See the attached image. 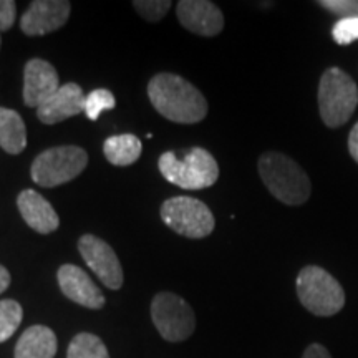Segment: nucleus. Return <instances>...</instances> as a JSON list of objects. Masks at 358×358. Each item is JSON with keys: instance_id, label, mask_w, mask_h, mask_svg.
<instances>
[{"instance_id": "nucleus-1", "label": "nucleus", "mask_w": 358, "mask_h": 358, "mask_svg": "<svg viewBox=\"0 0 358 358\" xmlns=\"http://www.w3.org/2000/svg\"><path fill=\"white\" fill-rule=\"evenodd\" d=\"M148 96L155 110L169 122L194 124L208 115V100L203 93L179 75H155L148 83Z\"/></svg>"}, {"instance_id": "nucleus-2", "label": "nucleus", "mask_w": 358, "mask_h": 358, "mask_svg": "<svg viewBox=\"0 0 358 358\" xmlns=\"http://www.w3.org/2000/svg\"><path fill=\"white\" fill-rule=\"evenodd\" d=\"M259 174L262 182L280 203L302 206L310 198L312 185L307 173L289 156L271 151L259 158Z\"/></svg>"}, {"instance_id": "nucleus-3", "label": "nucleus", "mask_w": 358, "mask_h": 358, "mask_svg": "<svg viewBox=\"0 0 358 358\" xmlns=\"http://www.w3.org/2000/svg\"><path fill=\"white\" fill-rule=\"evenodd\" d=\"M158 168L166 181L189 191L211 187L219 178L217 161L203 148H192L182 159L173 151L163 153L158 159Z\"/></svg>"}, {"instance_id": "nucleus-4", "label": "nucleus", "mask_w": 358, "mask_h": 358, "mask_svg": "<svg viewBox=\"0 0 358 358\" xmlns=\"http://www.w3.org/2000/svg\"><path fill=\"white\" fill-rule=\"evenodd\" d=\"M295 287L302 306L317 317H332L345 306V292L340 282L319 266L303 267Z\"/></svg>"}, {"instance_id": "nucleus-5", "label": "nucleus", "mask_w": 358, "mask_h": 358, "mask_svg": "<svg viewBox=\"0 0 358 358\" xmlns=\"http://www.w3.org/2000/svg\"><path fill=\"white\" fill-rule=\"evenodd\" d=\"M358 105V88L350 75L343 70L329 69L319 83L320 118L329 128L343 127Z\"/></svg>"}, {"instance_id": "nucleus-6", "label": "nucleus", "mask_w": 358, "mask_h": 358, "mask_svg": "<svg viewBox=\"0 0 358 358\" xmlns=\"http://www.w3.org/2000/svg\"><path fill=\"white\" fill-rule=\"evenodd\" d=\"M88 164V155L80 146H57L40 153L35 158L32 179L42 187H55L82 174Z\"/></svg>"}, {"instance_id": "nucleus-7", "label": "nucleus", "mask_w": 358, "mask_h": 358, "mask_svg": "<svg viewBox=\"0 0 358 358\" xmlns=\"http://www.w3.org/2000/svg\"><path fill=\"white\" fill-rule=\"evenodd\" d=\"M161 219L179 236L203 239L214 231L216 221L203 201L191 196H176L161 206Z\"/></svg>"}, {"instance_id": "nucleus-8", "label": "nucleus", "mask_w": 358, "mask_h": 358, "mask_svg": "<svg viewBox=\"0 0 358 358\" xmlns=\"http://www.w3.org/2000/svg\"><path fill=\"white\" fill-rule=\"evenodd\" d=\"M151 319L168 342H185L194 334L196 315L185 299L173 292H159L151 302Z\"/></svg>"}, {"instance_id": "nucleus-9", "label": "nucleus", "mask_w": 358, "mask_h": 358, "mask_svg": "<svg viewBox=\"0 0 358 358\" xmlns=\"http://www.w3.org/2000/svg\"><path fill=\"white\" fill-rule=\"evenodd\" d=\"M78 250L87 266L95 272L103 285L111 290L122 289L123 267L115 250L105 241L93 234H85L78 241Z\"/></svg>"}, {"instance_id": "nucleus-10", "label": "nucleus", "mask_w": 358, "mask_h": 358, "mask_svg": "<svg viewBox=\"0 0 358 358\" xmlns=\"http://www.w3.org/2000/svg\"><path fill=\"white\" fill-rule=\"evenodd\" d=\"M70 10L69 0H35L22 15V32L29 37L55 32L66 24Z\"/></svg>"}, {"instance_id": "nucleus-11", "label": "nucleus", "mask_w": 358, "mask_h": 358, "mask_svg": "<svg viewBox=\"0 0 358 358\" xmlns=\"http://www.w3.org/2000/svg\"><path fill=\"white\" fill-rule=\"evenodd\" d=\"M176 15L185 29L201 37H216L224 29V15L216 3L209 0H181Z\"/></svg>"}, {"instance_id": "nucleus-12", "label": "nucleus", "mask_w": 358, "mask_h": 358, "mask_svg": "<svg viewBox=\"0 0 358 358\" xmlns=\"http://www.w3.org/2000/svg\"><path fill=\"white\" fill-rule=\"evenodd\" d=\"M57 279L62 292L71 302L93 308V310H98L105 306V295L101 294L98 285H95L92 277L78 266H73V264L62 266L57 272Z\"/></svg>"}, {"instance_id": "nucleus-13", "label": "nucleus", "mask_w": 358, "mask_h": 358, "mask_svg": "<svg viewBox=\"0 0 358 358\" xmlns=\"http://www.w3.org/2000/svg\"><path fill=\"white\" fill-rule=\"evenodd\" d=\"M60 88L57 70L42 58L27 62L24 70V103L30 108H38Z\"/></svg>"}, {"instance_id": "nucleus-14", "label": "nucleus", "mask_w": 358, "mask_h": 358, "mask_svg": "<svg viewBox=\"0 0 358 358\" xmlns=\"http://www.w3.org/2000/svg\"><path fill=\"white\" fill-rule=\"evenodd\" d=\"M87 95L77 83H65L37 108L38 120L45 124H55L85 113Z\"/></svg>"}, {"instance_id": "nucleus-15", "label": "nucleus", "mask_w": 358, "mask_h": 358, "mask_svg": "<svg viewBox=\"0 0 358 358\" xmlns=\"http://www.w3.org/2000/svg\"><path fill=\"white\" fill-rule=\"evenodd\" d=\"M17 208L25 222L40 234H50L60 226V219L53 206L34 189L22 191L17 198Z\"/></svg>"}, {"instance_id": "nucleus-16", "label": "nucleus", "mask_w": 358, "mask_h": 358, "mask_svg": "<svg viewBox=\"0 0 358 358\" xmlns=\"http://www.w3.org/2000/svg\"><path fill=\"white\" fill-rule=\"evenodd\" d=\"M57 347V335L52 329L45 325H32L17 342L15 358H53Z\"/></svg>"}, {"instance_id": "nucleus-17", "label": "nucleus", "mask_w": 358, "mask_h": 358, "mask_svg": "<svg viewBox=\"0 0 358 358\" xmlns=\"http://www.w3.org/2000/svg\"><path fill=\"white\" fill-rule=\"evenodd\" d=\"M27 146V128L17 111L0 106V148L8 155H19Z\"/></svg>"}, {"instance_id": "nucleus-18", "label": "nucleus", "mask_w": 358, "mask_h": 358, "mask_svg": "<svg viewBox=\"0 0 358 358\" xmlns=\"http://www.w3.org/2000/svg\"><path fill=\"white\" fill-rule=\"evenodd\" d=\"M141 151V140L134 134H116V136H110L103 145L105 158L115 166H129L136 163Z\"/></svg>"}, {"instance_id": "nucleus-19", "label": "nucleus", "mask_w": 358, "mask_h": 358, "mask_svg": "<svg viewBox=\"0 0 358 358\" xmlns=\"http://www.w3.org/2000/svg\"><path fill=\"white\" fill-rule=\"evenodd\" d=\"M66 358H110L108 348L93 334H78L70 342Z\"/></svg>"}, {"instance_id": "nucleus-20", "label": "nucleus", "mask_w": 358, "mask_h": 358, "mask_svg": "<svg viewBox=\"0 0 358 358\" xmlns=\"http://www.w3.org/2000/svg\"><path fill=\"white\" fill-rule=\"evenodd\" d=\"M24 319V310L17 301H0V343L6 342L17 332Z\"/></svg>"}, {"instance_id": "nucleus-21", "label": "nucleus", "mask_w": 358, "mask_h": 358, "mask_svg": "<svg viewBox=\"0 0 358 358\" xmlns=\"http://www.w3.org/2000/svg\"><path fill=\"white\" fill-rule=\"evenodd\" d=\"M116 106L115 95L106 88H96L92 93H88L85 100V115L92 122H96L103 111L113 110Z\"/></svg>"}, {"instance_id": "nucleus-22", "label": "nucleus", "mask_w": 358, "mask_h": 358, "mask_svg": "<svg viewBox=\"0 0 358 358\" xmlns=\"http://www.w3.org/2000/svg\"><path fill=\"white\" fill-rule=\"evenodd\" d=\"M136 12L148 22H159L166 15L171 2L169 0H134Z\"/></svg>"}, {"instance_id": "nucleus-23", "label": "nucleus", "mask_w": 358, "mask_h": 358, "mask_svg": "<svg viewBox=\"0 0 358 358\" xmlns=\"http://www.w3.org/2000/svg\"><path fill=\"white\" fill-rule=\"evenodd\" d=\"M332 37L338 45H350L358 38V17H343L332 29Z\"/></svg>"}, {"instance_id": "nucleus-24", "label": "nucleus", "mask_w": 358, "mask_h": 358, "mask_svg": "<svg viewBox=\"0 0 358 358\" xmlns=\"http://www.w3.org/2000/svg\"><path fill=\"white\" fill-rule=\"evenodd\" d=\"M17 17V6L13 0H0V32L10 29Z\"/></svg>"}, {"instance_id": "nucleus-25", "label": "nucleus", "mask_w": 358, "mask_h": 358, "mask_svg": "<svg viewBox=\"0 0 358 358\" xmlns=\"http://www.w3.org/2000/svg\"><path fill=\"white\" fill-rule=\"evenodd\" d=\"M319 6L325 7L327 10L337 13H350L358 10V2H342V0H322Z\"/></svg>"}, {"instance_id": "nucleus-26", "label": "nucleus", "mask_w": 358, "mask_h": 358, "mask_svg": "<svg viewBox=\"0 0 358 358\" xmlns=\"http://www.w3.org/2000/svg\"><path fill=\"white\" fill-rule=\"evenodd\" d=\"M302 358H332V355H330V352L327 350L324 345H320V343H312V345H308L306 348Z\"/></svg>"}, {"instance_id": "nucleus-27", "label": "nucleus", "mask_w": 358, "mask_h": 358, "mask_svg": "<svg viewBox=\"0 0 358 358\" xmlns=\"http://www.w3.org/2000/svg\"><path fill=\"white\" fill-rule=\"evenodd\" d=\"M348 151H350L352 158L358 163V123L352 128L350 134H348Z\"/></svg>"}, {"instance_id": "nucleus-28", "label": "nucleus", "mask_w": 358, "mask_h": 358, "mask_svg": "<svg viewBox=\"0 0 358 358\" xmlns=\"http://www.w3.org/2000/svg\"><path fill=\"white\" fill-rule=\"evenodd\" d=\"M10 285V274L3 266H0V294H3Z\"/></svg>"}, {"instance_id": "nucleus-29", "label": "nucleus", "mask_w": 358, "mask_h": 358, "mask_svg": "<svg viewBox=\"0 0 358 358\" xmlns=\"http://www.w3.org/2000/svg\"><path fill=\"white\" fill-rule=\"evenodd\" d=\"M0 42H2V40H0Z\"/></svg>"}]
</instances>
